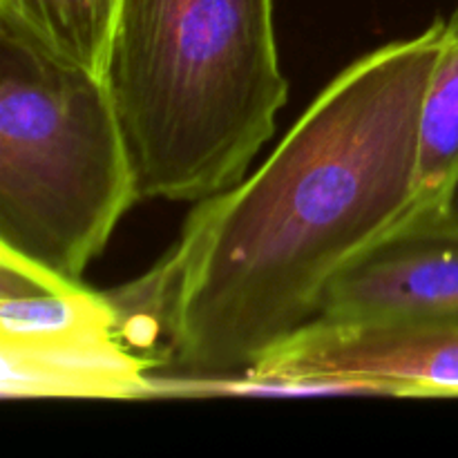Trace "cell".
<instances>
[{"instance_id": "cell-1", "label": "cell", "mask_w": 458, "mask_h": 458, "mask_svg": "<svg viewBox=\"0 0 458 458\" xmlns=\"http://www.w3.org/2000/svg\"><path fill=\"white\" fill-rule=\"evenodd\" d=\"M443 31L438 16L344 67L255 173L197 201L159 262L110 291L157 374L249 371L410 217Z\"/></svg>"}, {"instance_id": "cell-5", "label": "cell", "mask_w": 458, "mask_h": 458, "mask_svg": "<svg viewBox=\"0 0 458 458\" xmlns=\"http://www.w3.org/2000/svg\"><path fill=\"white\" fill-rule=\"evenodd\" d=\"M318 320H458V213L416 210L327 291Z\"/></svg>"}, {"instance_id": "cell-6", "label": "cell", "mask_w": 458, "mask_h": 458, "mask_svg": "<svg viewBox=\"0 0 458 458\" xmlns=\"http://www.w3.org/2000/svg\"><path fill=\"white\" fill-rule=\"evenodd\" d=\"M249 371L396 380L416 398H458V320H316Z\"/></svg>"}, {"instance_id": "cell-4", "label": "cell", "mask_w": 458, "mask_h": 458, "mask_svg": "<svg viewBox=\"0 0 458 458\" xmlns=\"http://www.w3.org/2000/svg\"><path fill=\"white\" fill-rule=\"evenodd\" d=\"M155 374L110 293L0 246L4 401H150Z\"/></svg>"}, {"instance_id": "cell-7", "label": "cell", "mask_w": 458, "mask_h": 458, "mask_svg": "<svg viewBox=\"0 0 458 458\" xmlns=\"http://www.w3.org/2000/svg\"><path fill=\"white\" fill-rule=\"evenodd\" d=\"M121 0H0V34L101 76Z\"/></svg>"}, {"instance_id": "cell-2", "label": "cell", "mask_w": 458, "mask_h": 458, "mask_svg": "<svg viewBox=\"0 0 458 458\" xmlns=\"http://www.w3.org/2000/svg\"><path fill=\"white\" fill-rule=\"evenodd\" d=\"M103 81L141 199L219 195L289 98L276 0H121Z\"/></svg>"}, {"instance_id": "cell-8", "label": "cell", "mask_w": 458, "mask_h": 458, "mask_svg": "<svg viewBox=\"0 0 458 458\" xmlns=\"http://www.w3.org/2000/svg\"><path fill=\"white\" fill-rule=\"evenodd\" d=\"M458 195V9L445 18L443 47L420 112L416 210L454 208Z\"/></svg>"}, {"instance_id": "cell-3", "label": "cell", "mask_w": 458, "mask_h": 458, "mask_svg": "<svg viewBox=\"0 0 458 458\" xmlns=\"http://www.w3.org/2000/svg\"><path fill=\"white\" fill-rule=\"evenodd\" d=\"M137 201L106 81L0 34V246L83 280Z\"/></svg>"}]
</instances>
